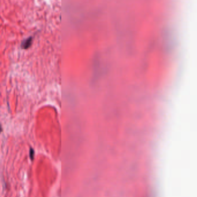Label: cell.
<instances>
[{
	"label": "cell",
	"instance_id": "cell-1",
	"mask_svg": "<svg viewBox=\"0 0 197 197\" xmlns=\"http://www.w3.org/2000/svg\"><path fill=\"white\" fill-rule=\"evenodd\" d=\"M33 43V38L32 37H30L29 38H27V39L25 40L24 41H23V42L21 43V47L23 49H27L29 48H30V46H31Z\"/></svg>",
	"mask_w": 197,
	"mask_h": 197
},
{
	"label": "cell",
	"instance_id": "cell-2",
	"mask_svg": "<svg viewBox=\"0 0 197 197\" xmlns=\"http://www.w3.org/2000/svg\"><path fill=\"white\" fill-rule=\"evenodd\" d=\"M30 156L31 160H33L34 158V151L33 149H30Z\"/></svg>",
	"mask_w": 197,
	"mask_h": 197
},
{
	"label": "cell",
	"instance_id": "cell-3",
	"mask_svg": "<svg viewBox=\"0 0 197 197\" xmlns=\"http://www.w3.org/2000/svg\"><path fill=\"white\" fill-rule=\"evenodd\" d=\"M2 132V128H1V125H0V133Z\"/></svg>",
	"mask_w": 197,
	"mask_h": 197
}]
</instances>
